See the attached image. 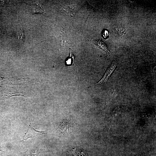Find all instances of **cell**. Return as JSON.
Returning a JSON list of instances; mask_svg holds the SVG:
<instances>
[{"instance_id": "cell-1", "label": "cell", "mask_w": 156, "mask_h": 156, "mask_svg": "<svg viewBox=\"0 0 156 156\" xmlns=\"http://www.w3.org/2000/svg\"><path fill=\"white\" fill-rule=\"evenodd\" d=\"M44 131H39L33 128L30 120L29 127L27 131L23 137V139L20 141L25 142L29 139L36 136L45 133Z\"/></svg>"}, {"instance_id": "cell-2", "label": "cell", "mask_w": 156, "mask_h": 156, "mask_svg": "<svg viewBox=\"0 0 156 156\" xmlns=\"http://www.w3.org/2000/svg\"><path fill=\"white\" fill-rule=\"evenodd\" d=\"M116 66V64L115 62H113L109 66L105 74L102 79L96 84L91 85H104L106 84L108 79L110 77Z\"/></svg>"}, {"instance_id": "cell-3", "label": "cell", "mask_w": 156, "mask_h": 156, "mask_svg": "<svg viewBox=\"0 0 156 156\" xmlns=\"http://www.w3.org/2000/svg\"><path fill=\"white\" fill-rule=\"evenodd\" d=\"M69 156H88L86 151L80 147H75L67 151Z\"/></svg>"}, {"instance_id": "cell-4", "label": "cell", "mask_w": 156, "mask_h": 156, "mask_svg": "<svg viewBox=\"0 0 156 156\" xmlns=\"http://www.w3.org/2000/svg\"><path fill=\"white\" fill-rule=\"evenodd\" d=\"M92 42L94 43L101 49L105 51L108 56H109L111 52L108 48L107 45L103 41L100 40H92Z\"/></svg>"}, {"instance_id": "cell-5", "label": "cell", "mask_w": 156, "mask_h": 156, "mask_svg": "<svg viewBox=\"0 0 156 156\" xmlns=\"http://www.w3.org/2000/svg\"><path fill=\"white\" fill-rule=\"evenodd\" d=\"M31 8L32 9V13L33 14H34L37 13H45L44 11L41 6L38 5L36 4H34L31 5Z\"/></svg>"}, {"instance_id": "cell-6", "label": "cell", "mask_w": 156, "mask_h": 156, "mask_svg": "<svg viewBox=\"0 0 156 156\" xmlns=\"http://www.w3.org/2000/svg\"><path fill=\"white\" fill-rule=\"evenodd\" d=\"M38 153L33 150H28L23 153L22 156H38Z\"/></svg>"}, {"instance_id": "cell-7", "label": "cell", "mask_w": 156, "mask_h": 156, "mask_svg": "<svg viewBox=\"0 0 156 156\" xmlns=\"http://www.w3.org/2000/svg\"><path fill=\"white\" fill-rule=\"evenodd\" d=\"M20 31H21L19 34L18 39L19 43L20 44H22L24 41L25 36L23 30L21 29Z\"/></svg>"}, {"instance_id": "cell-8", "label": "cell", "mask_w": 156, "mask_h": 156, "mask_svg": "<svg viewBox=\"0 0 156 156\" xmlns=\"http://www.w3.org/2000/svg\"><path fill=\"white\" fill-rule=\"evenodd\" d=\"M102 35L104 38H107L108 36V32L106 30H104L102 34Z\"/></svg>"}, {"instance_id": "cell-9", "label": "cell", "mask_w": 156, "mask_h": 156, "mask_svg": "<svg viewBox=\"0 0 156 156\" xmlns=\"http://www.w3.org/2000/svg\"><path fill=\"white\" fill-rule=\"evenodd\" d=\"M71 63V58L69 59L66 62V64H70Z\"/></svg>"}]
</instances>
